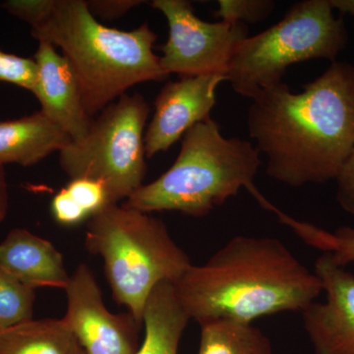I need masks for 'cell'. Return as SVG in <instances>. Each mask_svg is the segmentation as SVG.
<instances>
[{
	"label": "cell",
	"mask_w": 354,
	"mask_h": 354,
	"mask_svg": "<svg viewBox=\"0 0 354 354\" xmlns=\"http://www.w3.org/2000/svg\"><path fill=\"white\" fill-rule=\"evenodd\" d=\"M151 108L140 94L123 95L93 120L82 140L59 152L70 179L104 184L111 205L127 200L145 178V127Z\"/></svg>",
	"instance_id": "obj_7"
},
{
	"label": "cell",
	"mask_w": 354,
	"mask_h": 354,
	"mask_svg": "<svg viewBox=\"0 0 354 354\" xmlns=\"http://www.w3.org/2000/svg\"><path fill=\"white\" fill-rule=\"evenodd\" d=\"M200 327L197 354H274L271 339L253 324L218 319Z\"/></svg>",
	"instance_id": "obj_17"
},
{
	"label": "cell",
	"mask_w": 354,
	"mask_h": 354,
	"mask_svg": "<svg viewBox=\"0 0 354 354\" xmlns=\"http://www.w3.org/2000/svg\"><path fill=\"white\" fill-rule=\"evenodd\" d=\"M151 6L169 24V39L160 57V66L169 75H225L237 46L249 37L248 26L241 23L200 19L186 0H153Z\"/></svg>",
	"instance_id": "obj_8"
},
{
	"label": "cell",
	"mask_w": 354,
	"mask_h": 354,
	"mask_svg": "<svg viewBox=\"0 0 354 354\" xmlns=\"http://www.w3.org/2000/svg\"><path fill=\"white\" fill-rule=\"evenodd\" d=\"M141 0H88V9L94 17L114 20L125 15L134 7L141 6Z\"/></svg>",
	"instance_id": "obj_26"
},
{
	"label": "cell",
	"mask_w": 354,
	"mask_h": 354,
	"mask_svg": "<svg viewBox=\"0 0 354 354\" xmlns=\"http://www.w3.org/2000/svg\"><path fill=\"white\" fill-rule=\"evenodd\" d=\"M324 302L301 312L305 332L316 354H354V274L335 263L330 253L317 259Z\"/></svg>",
	"instance_id": "obj_10"
},
{
	"label": "cell",
	"mask_w": 354,
	"mask_h": 354,
	"mask_svg": "<svg viewBox=\"0 0 354 354\" xmlns=\"http://www.w3.org/2000/svg\"><path fill=\"white\" fill-rule=\"evenodd\" d=\"M65 190L90 218L111 205L104 184L94 179H70Z\"/></svg>",
	"instance_id": "obj_22"
},
{
	"label": "cell",
	"mask_w": 354,
	"mask_h": 354,
	"mask_svg": "<svg viewBox=\"0 0 354 354\" xmlns=\"http://www.w3.org/2000/svg\"><path fill=\"white\" fill-rule=\"evenodd\" d=\"M38 66V79L34 94L41 111L50 118L72 142H78L87 135L94 118L84 109L82 95L68 62L48 41H39L35 55Z\"/></svg>",
	"instance_id": "obj_12"
},
{
	"label": "cell",
	"mask_w": 354,
	"mask_h": 354,
	"mask_svg": "<svg viewBox=\"0 0 354 354\" xmlns=\"http://www.w3.org/2000/svg\"><path fill=\"white\" fill-rule=\"evenodd\" d=\"M71 142L41 111L18 120L0 121V167H31L53 153H59Z\"/></svg>",
	"instance_id": "obj_14"
},
{
	"label": "cell",
	"mask_w": 354,
	"mask_h": 354,
	"mask_svg": "<svg viewBox=\"0 0 354 354\" xmlns=\"http://www.w3.org/2000/svg\"><path fill=\"white\" fill-rule=\"evenodd\" d=\"M190 320L174 283H160L147 301L143 316L145 335L136 354L178 353L181 337Z\"/></svg>",
	"instance_id": "obj_15"
},
{
	"label": "cell",
	"mask_w": 354,
	"mask_h": 354,
	"mask_svg": "<svg viewBox=\"0 0 354 354\" xmlns=\"http://www.w3.org/2000/svg\"><path fill=\"white\" fill-rule=\"evenodd\" d=\"M0 268L34 290H65L70 279L62 254L50 241L25 228H14L0 242Z\"/></svg>",
	"instance_id": "obj_13"
},
{
	"label": "cell",
	"mask_w": 354,
	"mask_h": 354,
	"mask_svg": "<svg viewBox=\"0 0 354 354\" xmlns=\"http://www.w3.org/2000/svg\"><path fill=\"white\" fill-rule=\"evenodd\" d=\"M260 155L247 140L223 136L209 118L185 133L174 165L153 183L143 184L123 206L148 214L208 215L242 188L252 195L258 191L254 179L262 165Z\"/></svg>",
	"instance_id": "obj_4"
},
{
	"label": "cell",
	"mask_w": 354,
	"mask_h": 354,
	"mask_svg": "<svg viewBox=\"0 0 354 354\" xmlns=\"http://www.w3.org/2000/svg\"><path fill=\"white\" fill-rule=\"evenodd\" d=\"M191 320L252 324L261 317L302 312L323 291L315 272L274 237L237 235L205 264L174 283Z\"/></svg>",
	"instance_id": "obj_2"
},
{
	"label": "cell",
	"mask_w": 354,
	"mask_h": 354,
	"mask_svg": "<svg viewBox=\"0 0 354 354\" xmlns=\"http://www.w3.org/2000/svg\"><path fill=\"white\" fill-rule=\"evenodd\" d=\"M249 135L266 174L290 187L335 180L354 150V66L335 62L291 92L281 82L252 99Z\"/></svg>",
	"instance_id": "obj_1"
},
{
	"label": "cell",
	"mask_w": 354,
	"mask_h": 354,
	"mask_svg": "<svg viewBox=\"0 0 354 354\" xmlns=\"http://www.w3.org/2000/svg\"><path fill=\"white\" fill-rule=\"evenodd\" d=\"M35 300L36 290L0 268V330L32 320Z\"/></svg>",
	"instance_id": "obj_19"
},
{
	"label": "cell",
	"mask_w": 354,
	"mask_h": 354,
	"mask_svg": "<svg viewBox=\"0 0 354 354\" xmlns=\"http://www.w3.org/2000/svg\"><path fill=\"white\" fill-rule=\"evenodd\" d=\"M337 183V201L339 206L354 216V150L342 167Z\"/></svg>",
	"instance_id": "obj_25"
},
{
	"label": "cell",
	"mask_w": 354,
	"mask_h": 354,
	"mask_svg": "<svg viewBox=\"0 0 354 354\" xmlns=\"http://www.w3.org/2000/svg\"><path fill=\"white\" fill-rule=\"evenodd\" d=\"M214 11L215 18L230 23L256 24L262 22L276 8L272 0H220Z\"/></svg>",
	"instance_id": "obj_20"
},
{
	"label": "cell",
	"mask_w": 354,
	"mask_h": 354,
	"mask_svg": "<svg viewBox=\"0 0 354 354\" xmlns=\"http://www.w3.org/2000/svg\"><path fill=\"white\" fill-rule=\"evenodd\" d=\"M50 212L55 221L64 227H74L80 225L86 218H90L88 214L67 193L62 189L51 200Z\"/></svg>",
	"instance_id": "obj_24"
},
{
	"label": "cell",
	"mask_w": 354,
	"mask_h": 354,
	"mask_svg": "<svg viewBox=\"0 0 354 354\" xmlns=\"http://www.w3.org/2000/svg\"><path fill=\"white\" fill-rule=\"evenodd\" d=\"M225 81V74H206L165 84L145 132L146 157L169 150L188 130L211 118L216 88Z\"/></svg>",
	"instance_id": "obj_11"
},
{
	"label": "cell",
	"mask_w": 354,
	"mask_h": 354,
	"mask_svg": "<svg viewBox=\"0 0 354 354\" xmlns=\"http://www.w3.org/2000/svg\"><path fill=\"white\" fill-rule=\"evenodd\" d=\"M55 0H7L2 8L36 29L50 17Z\"/></svg>",
	"instance_id": "obj_23"
},
{
	"label": "cell",
	"mask_w": 354,
	"mask_h": 354,
	"mask_svg": "<svg viewBox=\"0 0 354 354\" xmlns=\"http://www.w3.org/2000/svg\"><path fill=\"white\" fill-rule=\"evenodd\" d=\"M330 0H304L283 19L237 46L227 70L235 93L254 99L283 82L291 65L314 59L337 62L348 41V30Z\"/></svg>",
	"instance_id": "obj_6"
},
{
	"label": "cell",
	"mask_w": 354,
	"mask_h": 354,
	"mask_svg": "<svg viewBox=\"0 0 354 354\" xmlns=\"http://www.w3.org/2000/svg\"><path fill=\"white\" fill-rule=\"evenodd\" d=\"M67 309L62 320L86 354H136L141 324L106 309L94 272L86 264L70 276Z\"/></svg>",
	"instance_id": "obj_9"
},
{
	"label": "cell",
	"mask_w": 354,
	"mask_h": 354,
	"mask_svg": "<svg viewBox=\"0 0 354 354\" xmlns=\"http://www.w3.org/2000/svg\"><path fill=\"white\" fill-rule=\"evenodd\" d=\"M264 208L277 215L279 223L292 230L305 243L323 252L330 253L337 264L346 267L354 262L353 227H342L335 232H328L307 221H298L286 215L269 201L266 203Z\"/></svg>",
	"instance_id": "obj_18"
},
{
	"label": "cell",
	"mask_w": 354,
	"mask_h": 354,
	"mask_svg": "<svg viewBox=\"0 0 354 354\" xmlns=\"http://www.w3.org/2000/svg\"><path fill=\"white\" fill-rule=\"evenodd\" d=\"M38 41L62 51L91 118L137 84L169 78L153 53L158 36L148 23L132 31L101 24L84 0H55L50 17L32 30Z\"/></svg>",
	"instance_id": "obj_3"
},
{
	"label": "cell",
	"mask_w": 354,
	"mask_h": 354,
	"mask_svg": "<svg viewBox=\"0 0 354 354\" xmlns=\"http://www.w3.org/2000/svg\"><path fill=\"white\" fill-rule=\"evenodd\" d=\"M330 6L342 15L354 16V0H330Z\"/></svg>",
	"instance_id": "obj_28"
},
{
	"label": "cell",
	"mask_w": 354,
	"mask_h": 354,
	"mask_svg": "<svg viewBox=\"0 0 354 354\" xmlns=\"http://www.w3.org/2000/svg\"><path fill=\"white\" fill-rule=\"evenodd\" d=\"M37 79L38 66L35 59L0 50V82L12 84L34 93Z\"/></svg>",
	"instance_id": "obj_21"
},
{
	"label": "cell",
	"mask_w": 354,
	"mask_h": 354,
	"mask_svg": "<svg viewBox=\"0 0 354 354\" xmlns=\"http://www.w3.org/2000/svg\"><path fill=\"white\" fill-rule=\"evenodd\" d=\"M9 209L8 184H7L6 171L0 167V223L6 220Z\"/></svg>",
	"instance_id": "obj_27"
},
{
	"label": "cell",
	"mask_w": 354,
	"mask_h": 354,
	"mask_svg": "<svg viewBox=\"0 0 354 354\" xmlns=\"http://www.w3.org/2000/svg\"><path fill=\"white\" fill-rule=\"evenodd\" d=\"M0 354H86L62 319H39L0 330Z\"/></svg>",
	"instance_id": "obj_16"
},
{
	"label": "cell",
	"mask_w": 354,
	"mask_h": 354,
	"mask_svg": "<svg viewBox=\"0 0 354 354\" xmlns=\"http://www.w3.org/2000/svg\"><path fill=\"white\" fill-rule=\"evenodd\" d=\"M85 245L104 260L115 301L141 325L153 288L176 283L193 265L162 221L118 204L91 216Z\"/></svg>",
	"instance_id": "obj_5"
}]
</instances>
